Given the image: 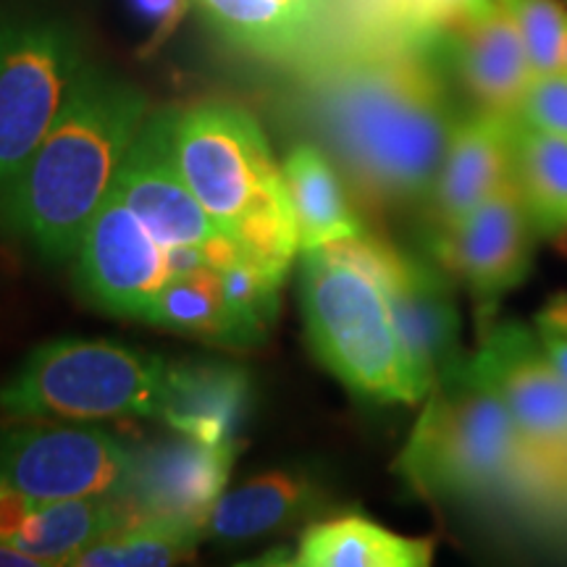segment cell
I'll return each instance as SVG.
<instances>
[{
	"mask_svg": "<svg viewBox=\"0 0 567 567\" xmlns=\"http://www.w3.org/2000/svg\"><path fill=\"white\" fill-rule=\"evenodd\" d=\"M302 103L368 203L429 200L460 122L434 48L360 38L318 61Z\"/></svg>",
	"mask_w": 567,
	"mask_h": 567,
	"instance_id": "6da1fadb",
	"label": "cell"
},
{
	"mask_svg": "<svg viewBox=\"0 0 567 567\" xmlns=\"http://www.w3.org/2000/svg\"><path fill=\"white\" fill-rule=\"evenodd\" d=\"M147 116L137 84L84 63L51 132L0 208V226L51 264L74 258Z\"/></svg>",
	"mask_w": 567,
	"mask_h": 567,
	"instance_id": "7a4b0ae2",
	"label": "cell"
},
{
	"mask_svg": "<svg viewBox=\"0 0 567 567\" xmlns=\"http://www.w3.org/2000/svg\"><path fill=\"white\" fill-rule=\"evenodd\" d=\"M172 151L218 229L289 271L300 234L284 172L255 116L231 103L172 109Z\"/></svg>",
	"mask_w": 567,
	"mask_h": 567,
	"instance_id": "3957f363",
	"label": "cell"
},
{
	"mask_svg": "<svg viewBox=\"0 0 567 567\" xmlns=\"http://www.w3.org/2000/svg\"><path fill=\"white\" fill-rule=\"evenodd\" d=\"M300 302L316 358L352 392L379 402L425 400L368 252V237L302 252Z\"/></svg>",
	"mask_w": 567,
	"mask_h": 567,
	"instance_id": "277c9868",
	"label": "cell"
},
{
	"mask_svg": "<svg viewBox=\"0 0 567 567\" xmlns=\"http://www.w3.org/2000/svg\"><path fill=\"white\" fill-rule=\"evenodd\" d=\"M394 467L429 499H463L544 478L502 396L471 358L452 363L429 389Z\"/></svg>",
	"mask_w": 567,
	"mask_h": 567,
	"instance_id": "5b68a950",
	"label": "cell"
},
{
	"mask_svg": "<svg viewBox=\"0 0 567 567\" xmlns=\"http://www.w3.org/2000/svg\"><path fill=\"white\" fill-rule=\"evenodd\" d=\"M166 371L161 354L111 339H53L0 386V413L13 421L158 417Z\"/></svg>",
	"mask_w": 567,
	"mask_h": 567,
	"instance_id": "8992f818",
	"label": "cell"
},
{
	"mask_svg": "<svg viewBox=\"0 0 567 567\" xmlns=\"http://www.w3.org/2000/svg\"><path fill=\"white\" fill-rule=\"evenodd\" d=\"M84 66L66 21L0 9V208L51 132Z\"/></svg>",
	"mask_w": 567,
	"mask_h": 567,
	"instance_id": "52a82bcc",
	"label": "cell"
},
{
	"mask_svg": "<svg viewBox=\"0 0 567 567\" xmlns=\"http://www.w3.org/2000/svg\"><path fill=\"white\" fill-rule=\"evenodd\" d=\"M134 450L109 431L53 421L0 429V478L34 502L124 496Z\"/></svg>",
	"mask_w": 567,
	"mask_h": 567,
	"instance_id": "ba28073f",
	"label": "cell"
},
{
	"mask_svg": "<svg viewBox=\"0 0 567 567\" xmlns=\"http://www.w3.org/2000/svg\"><path fill=\"white\" fill-rule=\"evenodd\" d=\"M471 363L502 396L544 478H567V381L549 363L534 326L492 323Z\"/></svg>",
	"mask_w": 567,
	"mask_h": 567,
	"instance_id": "9c48e42d",
	"label": "cell"
},
{
	"mask_svg": "<svg viewBox=\"0 0 567 567\" xmlns=\"http://www.w3.org/2000/svg\"><path fill=\"white\" fill-rule=\"evenodd\" d=\"M538 234L515 179L502 184L478 208L434 231V255L476 302L481 334L492 326L496 305L520 287L534 264Z\"/></svg>",
	"mask_w": 567,
	"mask_h": 567,
	"instance_id": "30bf717a",
	"label": "cell"
},
{
	"mask_svg": "<svg viewBox=\"0 0 567 567\" xmlns=\"http://www.w3.org/2000/svg\"><path fill=\"white\" fill-rule=\"evenodd\" d=\"M111 189L163 247H205L216 268L243 250V245L218 229L184 182L172 151V109L145 118Z\"/></svg>",
	"mask_w": 567,
	"mask_h": 567,
	"instance_id": "8fae6325",
	"label": "cell"
},
{
	"mask_svg": "<svg viewBox=\"0 0 567 567\" xmlns=\"http://www.w3.org/2000/svg\"><path fill=\"white\" fill-rule=\"evenodd\" d=\"M172 276L168 247L111 189L76 250V279L84 295L113 316L142 321Z\"/></svg>",
	"mask_w": 567,
	"mask_h": 567,
	"instance_id": "7c38bea8",
	"label": "cell"
},
{
	"mask_svg": "<svg viewBox=\"0 0 567 567\" xmlns=\"http://www.w3.org/2000/svg\"><path fill=\"white\" fill-rule=\"evenodd\" d=\"M368 252L410 363L423 386L431 389L446 368L463 358L457 350L460 310L442 274L444 268L394 250L373 237H368Z\"/></svg>",
	"mask_w": 567,
	"mask_h": 567,
	"instance_id": "4fadbf2b",
	"label": "cell"
},
{
	"mask_svg": "<svg viewBox=\"0 0 567 567\" xmlns=\"http://www.w3.org/2000/svg\"><path fill=\"white\" fill-rule=\"evenodd\" d=\"M237 444H208L189 434L158 439L134 450L124 499L134 517H179L205 526L229 484Z\"/></svg>",
	"mask_w": 567,
	"mask_h": 567,
	"instance_id": "5bb4252c",
	"label": "cell"
},
{
	"mask_svg": "<svg viewBox=\"0 0 567 567\" xmlns=\"http://www.w3.org/2000/svg\"><path fill=\"white\" fill-rule=\"evenodd\" d=\"M478 109L513 113L536 76L526 40L499 0L465 13L434 42Z\"/></svg>",
	"mask_w": 567,
	"mask_h": 567,
	"instance_id": "9a60e30c",
	"label": "cell"
},
{
	"mask_svg": "<svg viewBox=\"0 0 567 567\" xmlns=\"http://www.w3.org/2000/svg\"><path fill=\"white\" fill-rule=\"evenodd\" d=\"M509 179L513 113L476 109L460 116L429 195L434 231L457 224Z\"/></svg>",
	"mask_w": 567,
	"mask_h": 567,
	"instance_id": "2e32d148",
	"label": "cell"
},
{
	"mask_svg": "<svg viewBox=\"0 0 567 567\" xmlns=\"http://www.w3.org/2000/svg\"><path fill=\"white\" fill-rule=\"evenodd\" d=\"M250 394V375L243 365L224 360L168 363L158 421L208 444H237Z\"/></svg>",
	"mask_w": 567,
	"mask_h": 567,
	"instance_id": "e0dca14e",
	"label": "cell"
},
{
	"mask_svg": "<svg viewBox=\"0 0 567 567\" xmlns=\"http://www.w3.org/2000/svg\"><path fill=\"white\" fill-rule=\"evenodd\" d=\"M318 486L305 473L274 471L221 494L203 526V536L243 544L295 526L318 505Z\"/></svg>",
	"mask_w": 567,
	"mask_h": 567,
	"instance_id": "ac0fdd59",
	"label": "cell"
},
{
	"mask_svg": "<svg viewBox=\"0 0 567 567\" xmlns=\"http://www.w3.org/2000/svg\"><path fill=\"white\" fill-rule=\"evenodd\" d=\"M434 559L431 538L394 534L360 515L313 523L302 530L297 567H425Z\"/></svg>",
	"mask_w": 567,
	"mask_h": 567,
	"instance_id": "d6986e66",
	"label": "cell"
},
{
	"mask_svg": "<svg viewBox=\"0 0 567 567\" xmlns=\"http://www.w3.org/2000/svg\"><path fill=\"white\" fill-rule=\"evenodd\" d=\"M292 203L300 252L363 237V224L347 200L337 168L318 145H297L281 163Z\"/></svg>",
	"mask_w": 567,
	"mask_h": 567,
	"instance_id": "ffe728a7",
	"label": "cell"
},
{
	"mask_svg": "<svg viewBox=\"0 0 567 567\" xmlns=\"http://www.w3.org/2000/svg\"><path fill=\"white\" fill-rule=\"evenodd\" d=\"M142 321L155 329L234 350L258 344L245 323L234 316L216 266L172 276L153 297Z\"/></svg>",
	"mask_w": 567,
	"mask_h": 567,
	"instance_id": "44dd1931",
	"label": "cell"
},
{
	"mask_svg": "<svg viewBox=\"0 0 567 567\" xmlns=\"http://www.w3.org/2000/svg\"><path fill=\"white\" fill-rule=\"evenodd\" d=\"M134 517L124 496H76V499L34 502L13 544L30 551L42 565H69L71 559L126 526Z\"/></svg>",
	"mask_w": 567,
	"mask_h": 567,
	"instance_id": "7402d4cb",
	"label": "cell"
},
{
	"mask_svg": "<svg viewBox=\"0 0 567 567\" xmlns=\"http://www.w3.org/2000/svg\"><path fill=\"white\" fill-rule=\"evenodd\" d=\"M513 179L538 239L567 247V140L513 116Z\"/></svg>",
	"mask_w": 567,
	"mask_h": 567,
	"instance_id": "603a6c76",
	"label": "cell"
},
{
	"mask_svg": "<svg viewBox=\"0 0 567 567\" xmlns=\"http://www.w3.org/2000/svg\"><path fill=\"white\" fill-rule=\"evenodd\" d=\"M203 526L179 517H132L126 526L90 544L71 567H168L187 563L203 542Z\"/></svg>",
	"mask_w": 567,
	"mask_h": 567,
	"instance_id": "cb8c5ba5",
	"label": "cell"
},
{
	"mask_svg": "<svg viewBox=\"0 0 567 567\" xmlns=\"http://www.w3.org/2000/svg\"><path fill=\"white\" fill-rule=\"evenodd\" d=\"M195 6L213 30L245 53L287 61L308 48L310 34L279 0H195Z\"/></svg>",
	"mask_w": 567,
	"mask_h": 567,
	"instance_id": "d4e9b609",
	"label": "cell"
},
{
	"mask_svg": "<svg viewBox=\"0 0 567 567\" xmlns=\"http://www.w3.org/2000/svg\"><path fill=\"white\" fill-rule=\"evenodd\" d=\"M486 0H352L365 38L429 45Z\"/></svg>",
	"mask_w": 567,
	"mask_h": 567,
	"instance_id": "484cf974",
	"label": "cell"
},
{
	"mask_svg": "<svg viewBox=\"0 0 567 567\" xmlns=\"http://www.w3.org/2000/svg\"><path fill=\"white\" fill-rule=\"evenodd\" d=\"M226 300L234 316L245 323V329L264 344L276 316H279V289L287 276V268L268 264L266 258L243 247L229 264L218 266Z\"/></svg>",
	"mask_w": 567,
	"mask_h": 567,
	"instance_id": "4316f807",
	"label": "cell"
},
{
	"mask_svg": "<svg viewBox=\"0 0 567 567\" xmlns=\"http://www.w3.org/2000/svg\"><path fill=\"white\" fill-rule=\"evenodd\" d=\"M526 40L536 74L563 66L567 42V9L559 0H499Z\"/></svg>",
	"mask_w": 567,
	"mask_h": 567,
	"instance_id": "83f0119b",
	"label": "cell"
},
{
	"mask_svg": "<svg viewBox=\"0 0 567 567\" xmlns=\"http://www.w3.org/2000/svg\"><path fill=\"white\" fill-rule=\"evenodd\" d=\"M513 116L567 140V71L557 69L549 74H536Z\"/></svg>",
	"mask_w": 567,
	"mask_h": 567,
	"instance_id": "f1b7e54d",
	"label": "cell"
},
{
	"mask_svg": "<svg viewBox=\"0 0 567 567\" xmlns=\"http://www.w3.org/2000/svg\"><path fill=\"white\" fill-rule=\"evenodd\" d=\"M126 3H130L132 17L147 34L140 53L151 55L172 38L195 0H126Z\"/></svg>",
	"mask_w": 567,
	"mask_h": 567,
	"instance_id": "f546056e",
	"label": "cell"
},
{
	"mask_svg": "<svg viewBox=\"0 0 567 567\" xmlns=\"http://www.w3.org/2000/svg\"><path fill=\"white\" fill-rule=\"evenodd\" d=\"M534 334L547 352L549 363L567 381V292L551 295L534 316Z\"/></svg>",
	"mask_w": 567,
	"mask_h": 567,
	"instance_id": "4dcf8cb0",
	"label": "cell"
},
{
	"mask_svg": "<svg viewBox=\"0 0 567 567\" xmlns=\"http://www.w3.org/2000/svg\"><path fill=\"white\" fill-rule=\"evenodd\" d=\"M34 509V499L0 478V542H13Z\"/></svg>",
	"mask_w": 567,
	"mask_h": 567,
	"instance_id": "1f68e13d",
	"label": "cell"
},
{
	"mask_svg": "<svg viewBox=\"0 0 567 567\" xmlns=\"http://www.w3.org/2000/svg\"><path fill=\"white\" fill-rule=\"evenodd\" d=\"M0 567H45L30 551L17 547L13 542H0Z\"/></svg>",
	"mask_w": 567,
	"mask_h": 567,
	"instance_id": "d6a6232c",
	"label": "cell"
},
{
	"mask_svg": "<svg viewBox=\"0 0 567 567\" xmlns=\"http://www.w3.org/2000/svg\"><path fill=\"white\" fill-rule=\"evenodd\" d=\"M559 69L567 71V42H565V53H563V66H559Z\"/></svg>",
	"mask_w": 567,
	"mask_h": 567,
	"instance_id": "836d02e7",
	"label": "cell"
}]
</instances>
